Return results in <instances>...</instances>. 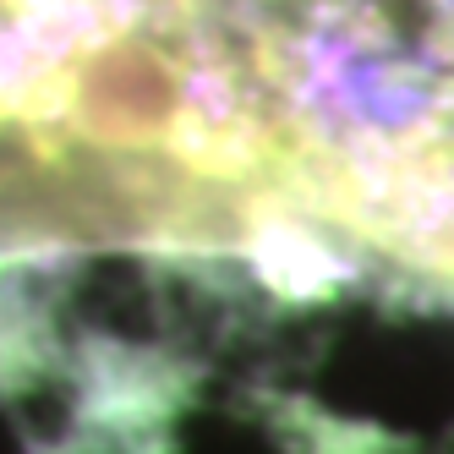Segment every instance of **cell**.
Wrapping results in <instances>:
<instances>
[{
  "label": "cell",
  "mask_w": 454,
  "mask_h": 454,
  "mask_svg": "<svg viewBox=\"0 0 454 454\" xmlns=\"http://www.w3.org/2000/svg\"><path fill=\"white\" fill-rule=\"evenodd\" d=\"M312 208L378 241L405 269L454 285V93L427 115V137L350 159L312 153Z\"/></svg>",
  "instance_id": "6da1fadb"
}]
</instances>
